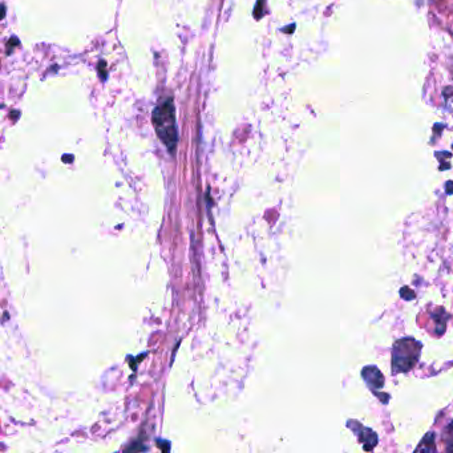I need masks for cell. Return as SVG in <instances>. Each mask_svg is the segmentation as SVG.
<instances>
[{
    "instance_id": "6da1fadb",
    "label": "cell",
    "mask_w": 453,
    "mask_h": 453,
    "mask_svg": "<svg viewBox=\"0 0 453 453\" xmlns=\"http://www.w3.org/2000/svg\"><path fill=\"white\" fill-rule=\"evenodd\" d=\"M153 124L156 132L160 136L169 150L173 152L177 144V129H176V112L172 99H166L153 112Z\"/></svg>"
},
{
    "instance_id": "7a4b0ae2",
    "label": "cell",
    "mask_w": 453,
    "mask_h": 453,
    "mask_svg": "<svg viewBox=\"0 0 453 453\" xmlns=\"http://www.w3.org/2000/svg\"><path fill=\"white\" fill-rule=\"evenodd\" d=\"M421 344L413 337H404L395 343L392 350L393 372H407L413 368L420 356Z\"/></svg>"
},
{
    "instance_id": "3957f363",
    "label": "cell",
    "mask_w": 453,
    "mask_h": 453,
    "mask_svg": "<svg viewBox=\"0 0 453 453\" xmlns=\"http://www.w3.org/2000/svg\"><path fill=\"white\" fill-rule=\"evenodd\" d=\"M362 375H363L364 380H366L367 386L370 387L371 389H373V391L383 388V386H384V378H383L382 372L376 367H366L362 371Z\"/></svg>"
},
{
    "instance_id": "277c9868",
    "label": "cell",
    "mask_w": 453,
    "mask_h": 453,
    "mask_svg": "<svg viewBox=\"0 0 453 453\" xmlns=\"http://www.w3.org/2000/svg\"><path fill=\"white\" fill-rule=\"evenodd\" d=\"M360 441L366 444V447H364L366 449H367V444H370V449L372 450L373 447L376 445V443H378V436H376L371 429H363V436H360Z\"/></svg>"
},
{
    "instance_id": "5b68a950",
    "label": "cell",
    "mask_w": 453,
    "mask_h": 453,
    "mask_svg": "<svg viewBox=\"0 0 453 453\" xmlns=\"http://www.w3.org/2000/svg\"><path fill=\"white\" fill-rule=\"evenodd\" d=\"M400 293H402V298L407 299V300H409V299H414L413 291H412V290H409L408 287H403Z\"/></svg>"
},
{
    "instance_id": "8992f818",
    "label": "cell",
    "mask_w": 453,
    "mask_h": 453,
    "mask_svg": "<svg viewBox=\"0 0 453 453\" xmlns=\"http://www.w3.org/2000/svg\"><path fill=\"white\" fill-rule=\"evenodd\" d=\"M449 428H450V431L453 432V421H452V424H450V427H449Z\"/></svg>"
}]
</instances>
